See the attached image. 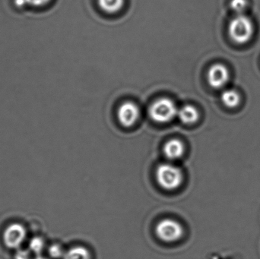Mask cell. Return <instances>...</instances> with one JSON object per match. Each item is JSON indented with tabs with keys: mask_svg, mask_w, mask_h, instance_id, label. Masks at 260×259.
Listing matches in <instances>:
<instances>
[{
	"mask_svg": "<svg viewBox=\"0 0 260 259\" xmlns=\"http://www.w3.org/2000/svg\"><path fill=\"white\" fill-rule=\"evenodd\" d=\"M179 119L186 125H192L197 123L200 118L198 109L192 105H186L178 109L177 113Z\"/></svg>",
	"mask_w": 260,
	"mask_h": 259,
	"instance_id": "9c48e42d",
	"label": "cell"
},
{
	"mask_svg": "<svg viewBox=\"0 0 260 259\" xmlns=\"http://www.w3.org/2000/svg\"><path fill=\"white\" fill-rule=\"evenodd\" d=\"M140 110L139 106L131 101L122 103L118 109L117 117L119 122L125 127L133 126L139 120Z\"/></svg>",
	"mask_w": 260,
	"mask_h": 259,
	"instance_id": "52a82bcc",
	"label": "cell"
},
{
	"mask_svg": "<svg viewBox=\"0 0 260 259\" xmlns=\"http://www.w3.org/2000/svg\"><path fill=\"white\" fill-rule=\"evenodd\" d=\"M208 82L215 89L223 88L230 79V73L225 65L215 63L209 68L207 74Z\"/></svg>",
	"mask_w": 260,
	"mask_h": 259,
	"instance_id": "8992f818",
	"label": "cell"
},
{
	"mask_svg": "<svg viewBox=\"0 0 260 259\" xmlns=\"http://www.w3.org/2000/svg\"><path fill=\"white\" fill-rule=\"evenodd\" d=\"M48 253L50 258L58 259L63 258L65 252H64L63 249H62V246L58 244H53L49 248Z\"/></svg>",
	"mask_w": 260,
	"mask_h": 259,
	"instance_id": "9a60e30c",
	"label": "cell"
},
{
	"mask_svg": "<svg viewBox=\"0 0 260 259\" xmlns=\"http://www.w3.org/2000/svg\"><path fill=\"white\" fill-rule=\"evenodd\" d=\"M221 100L224 106L229 108H235L239 106L241 101V95L235 90L229 89L222 92Z\"/></svg>",
	"mask_w": 260,
	"mask_h": 259,
	"instance_id": "30bf717a",
	"label": "cell"
},
{
	"mask_svg": "<svg viewBox=\"0 0 260 259\" xmlns=\"http://www.w3.org/2000/svg\"><path fill=\"white\" fill-rule=\"evenodd\" d=\"M150 117L156 123H167L174 120L177 116V105L171 99L163 97L157 99L149 107Z\"/></svg>",
	"mask_w": 260,
	"mask_h": 259,
	"instance_id": "3957f363",
	"label": "cell"
},
{
	"mask_svg": "<svg viewBox=\"0 0 260 259\" xmlns=\"http://www.w3.org/2000/svg\"><path fill=\"white\" fill-rule=\"evenodd\" d=\"M35 259H47V258H44V257H42V256H38Z\"/></svg>",
	"mask_w": 260,
	"mask_h": 259,
	"instance_id": "ac0fdd59",
	"label": "cell"
},
{
	"mask_svg": "<svg viewBox=\"0 0 260 259\" xmlns=\"http://www.w3.org/2000/svg\"><path fill=\"white\" fill-rule=\"evenodd\" d=\"M102 10L108 13H115L123 8L124 0H98Z\"/></svg>",
	"mask_w": 260,
	"mask_h": 259,
	"instance_id": "8fae6325",
	"label": "cell"
},
{
	"mask_svg": "<svg viewBox=\"0 0 260 259\" xmlns=\"http://www.w3.org/2000/svg\"><path fill=\"white\" fill-rule=\"evenodd\" d=\"M156 180L162 189L168 191L177 190L183 182L181 170L171 164H160L156 170Z\"/></svg>",
	"mask_w": 260,
	"mask_h": 259,
	"instance_id": "7a4b0ae2",
	"label": "cell"
},
{
	"mask_svg": "<svg viewBox=\"0 0 260 259\" xmlns=\"http://www.w3.org/2000/svg\"><path fill=\"white\" fill-rule=\"evenodd\" d=\"M155 233L157 237L162 241L174 243L181 239L184 231L179 222L173 219L166 218L160 220L156 225Z\"/></svg>",
	"mask_w": 260,
	"mask_h": 259,
	"instance_id": "277c9868",
	"label": "cell"
},
{
	"mask_svg": "<svg viewBox=\"0 0 260 259\" xmlns=\"http://www.w3.org/2000/svg\"><path fill=\"white\" fill-rule=\"evenodd\" d=\"M29 251L35 255H40L45 247L44 240L41 237H35L29 242Z\"/></svg>",
	"mask_w": 260,
	"mask_h": 259,
	"instance_id": "4fadbf2b",
	"label": "cell"
},
{
	"mask_svg": "<svg viewBox=\"0 0 260 259\" xmlns=\"http://www.w3.org/2000/svg\"><path fill=\"white\" fill-rule=\"evenodd\" d=\"M26 237V228L19 223L11 224L3 231V243L9 249H19L25 241Z\"/></svg>",
	"mask_w": 260,
	"mask_h": 259,
	"instance_id": "5b68a950",
	"label": "cell"
},
{
	"mask_svg": "<svg viewBox=\"0 0 260 259\" xmlns=\"http://www.w3.org/2000/svg\"><path fill=\"white\" fill-rule=\"evenodd\" d=\"M62 259H90V253L83 246H75L65 252Z\"/></svg>",
	"mask_w": 260,
	"mask_h": 259,
	"instance_id": "7c38bea8",
	"label": "cell"
},
{
	"mask_svg": "<svg viewBox=\"0 0 260 259\" xmlns=\"http://www.w3.org/2000/svg\"><path fill=\"white\" fill-rule=\"evenodd\" d=\"M14 258L15 259H30V252L25 249H18Z\"/></svg>",
	"mask_w": 260,
	"mask_h": 259,
	"instance_id": "e0dca14e",
	"label": "cell"
},
{
	"mask_svg": "<svg viewBox=\"0 0 260 259\" xmlns=\"http://www.w3.org/2000/svg\"><path fill=\"white\" fill-rule=\"evenodd\" d=\"M229 33L231 39L236 44H247L254 34L253 21L244 14L237 15L230 21Z\"/></svg>",
	"mask_w": 260,
	"mask_h": 259,
	"instance_id": "6da1fadb",
	"label": "cell"
},
{
	"mask_svg": "<svg viewBox=\"0 0 260 259\" xmlns=\"http://www.w3.org/2000/svg\"><path fill=\"white\" fill-rule=\"evenodd\" d=\"M51 0H24L25 6L32 8V9H40L44 8L50 3Z\"/></svg>",
	"mask_w": 260,
	"mask_h": 259,
	"instance_id": "2e32d148",
	"label": "cell"
},
{
	"mask_svg": "<svg viewBox=\"0 0 260 259\" xmlns=\"http://www.w3.org/2000/svg\"><path fill=\"white\" fill-rule=\"evenodd\" d=\"M231 8L238 15L244 14L247 7V0H232L230 3Z\"/></svg>",
	"mask_w": 260,
	"mask_h": 259,
	"instance_id": "5bb4252c",
	"label": "cell"
},
{
	"mask_svg": "<svg viewBox=\"0 0 260 259\" xmlns=\"http://www.w3.org/2000/svg\"><path fill=\"white\" fill-rule=\"evenodd\" d=\"M185 152V146L179 139H171L164 146L165 157L171 161L180 159Z\"/></svg>",
	"mask_w": 260,
	"mask_h": 259,
	"instance_id": "ba28073f",
	"label": "cell"
}]
</instances>
